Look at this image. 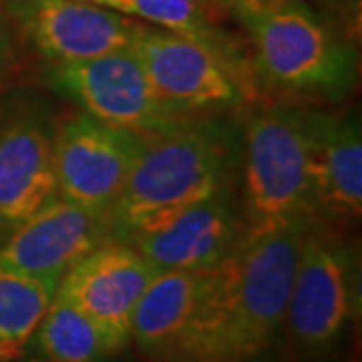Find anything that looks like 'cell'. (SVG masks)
I'll list each match as a JSON object with an SVG mask.
<instances>
[{"instance_id": "obj_22", "label": "cell", "mask_w": 362, "mask_h": 362, "mask_svg": "<svg viewBox=\"0 0 362 362\" xmlns=\"http://www.w3.org/2000/svg\"><path fill=\"white\" fill-rule=\"evenodd\" d=\"M318 2H326V4H340V2H346V0H318Z\"/></svg>"}, {"instance_id": "obj_11", "label": "cell", "mask_w": 362, "mask_h": 362, "mask_svg": "<svg viewBox=\"0 0 362 362\" xmlns=\"http://www.w3.org/2000/svg\"><path fill=\"white\" fill-rule=\"evenodd\" d=\"M111 240L103 218L54 195L0 246V270L39 280L57 290L66 270Z\"/></svg>"}, {"instance_id": "obj_16", "label": "cell", "mask_w": 362, "mask_h": 362, "mask_svg": "<svg viewBox=\"0 0 362 362\" xmlns=\"http://www.w3.org/2000/svg\"><path fill=\"white\" fill-rule=\"evenodd\" d=\"M33 334L37 349L49 362H99L115 354L97 324L57 296H52Z\"/></svg>"}, {"instance_id": "obj_12", "label": "cell", "mask_w": 362, "mask_h": 362, "mask_svg": "<svg viewBox=\"0 0 362 362\" xmlns=\"http://www.w3.org/2000/svg\"><path fill=\"white\" fill-rule=\"evenodd\" d=\"M246 235L244 218L221 189L127 244L159 270L206 272L232 256Z\"/></svg>"}, {"instance_id": "obj_9", "label": "cell", "mask_w": 362, "mask_h": 362, "mask_svg": "<svg viewBox=\"0 0 362 362\" xmlns=\"http://www.w3.org/2000/svg\"><path fill=\"white\" fill-rule=\"evenodd\" d=\"M14 26L49 63H71L131 47L145 23L89 0H4Z\"/></svg>"}, {"instance_id": "obj_23", "label": "cell", "mask_w": 362, "mask_h": 362, "mask_svg": "<svg viewBox=\"0 0 362 362\" xmlns=\"http://www.w3.org/2000/svg\"><path fill=\"white\" fill-rule=\"evenodd\" d=\"M89 2H97V4H99V2H101V0H89Z\"/></svg>"}, {"instance_id": "obj_17", "label": "cell", "mask_w": 362, "mask_h": 362, "mask_svg": "<svg viewBox=\"0 0 362 362\" xmlns=\"http://www.w3.org/2000/svg\"><path fill=\"white\" fill-rule=\"evenodd\" d=\"M52 296L51 286L0 270V361H13L23 352Z\"/></svg>"}, {"instance_id": "obj_7", "label": "cell", "mask_w": 362, "mask_h": 362, "mask_svg": "<svg viewBox=\"0 0 362 362\" xmlns=\"http://www.w3.org/2000/svg\"><path fill=\"white\" fill-rule=\"evenodd\" d=\"M133 51L157 99L177 117L228 109L244 99L228 49L145 25Z\"/></svg>"}, {"instance_id": "obj_6", "label": "cell", "mask_w": 362, "mask_h": 362, "mask_svg": "<svg viewBox=\"0 0 362 362\" xmlns=\"http://www.w3.org/2000/svg\"><path fill=\"white\" fill-rule=\"evenodd\" d=\"M143 135L87 113L65 119L52 133L57 195L107 221L139 156Z\"/></svg>"}, {"instance_id": "obj_15", "label": "cell", "mask_w": 362, "mask_h": 362, "mask_svg": "<svg viewBox=\"0 0 362 362\" xmlns=\"http://www.w3.org/2000/svg\"><path fill=\"white\" fill-rule=\"evenodd\" d=\"M206 272L161 270L131 314V340L149 356L173 361L185 337Z\"/></svg>"}, {"instance_id": "obj_20", "label": "cell", "mask_w": 362, "mask_h": 362, "mask_svg": "<svg viewBox=\"0 0 362 362\" xmlns=\"http://www.w3.org/2000/svg\"><path fill=\"white\" fill-rule=\"evenodd\" d=\"M14 28L16 26L4 6V0H0V63L8 57V52L13 49Z\"/></svg>"}, {"instance_id": "obj_1", "label": "cell", "mask_w": 362, "mask_h": 362, "mask_svg": "<svg viewBox=\"0 0 362 362\" xmlns=\"http://www.w3.org/2000/svg\"><path fill=\"white\" fill-rule=\"evenodd\" d=\"M312 221L254 235L206 270L194 316L171 362H252L282 332L298 256Z\"/></svg>"}, {"instance_id": "obj_13", "label": "cell", "mask_w": 362, "mask_h": 362, "mask_svg": "<svg viewBox=\"0 0 362 362\" xmlns=\"http://www.w3.org/2000/svg\"><path fill=\"white\" fill-rule=\"evenodd\" d=\"M57 195L52 131L35 113L0 127V235L13 233Z\"/></svg>"}, {"instance_id": "obj_10", "label": "cell", "mask_w": 362, "mask_h": 362, "mask_svg": "<svg viewBox=\"0 0 362 362\" xmlns=\"http://www.w3.org/2000/svg\"><path fill=\"white\" fill-rule=\"evenodd\" d=\"M159 272L131 244L107 240L66 270L54 296L90 318L119 352L131 340L133 308Z\"/></svg>"}, {"instance_id": "obj_3", "label": "cell", "mask_w": 362, "mask_h": 362, "mask_svg": "<svg viewBox=\"0 0 362 362\" xmlns=\"http://www.w3.org/2000/svg\"><path fill=\"white\" fill-rule=\"evenodd\" d=\"M244 189L247 238L316 218L306 111L274 105L250 115Z\"/></svg>"}, {"instance_id": "obj_14", "label": "cell", "mask_w": 362, "mask_h": 362, "mask_svg": "<svg viewBox=\"0 0 362 362\" xmlns=\"http://www.w3.org/2000/svg\"><path fill=\"white\" fill-rule=\"evenodd\" d=\"M316 216L358 220L362 211L361 117L306 111Z\"/></svg>"}, {"instance_id": "obj_19", "label": "cell", "mask_w": 362, "mask_h": 362, "mask_svg": "<svg viewBox=\"0 0 362 362\" xmlns=\"http://www.w3.org/2000/svg\"><path fill=\"white\" fill-rule=\"evenodd\" d=\"M223 11L228 14L238 16H252V14H264L272 11H280L286 6H292L304 0H220Z\"/></svg>"}, {"instance_id": "obj_4", "label": "cell", "mask_w": 362, "mask_h": 362, "mask_svg": "<svg viewBox=\"0 0 362 362\" xmlns=\"http://www.w3.org/2000/svg\"><path fill=\"white\" fill-rule=\"evenodd\" d=\"M238 21L246 28L254 73L266 87L322 99H340L354 87L356 51L304 2Z\"/></svg>"}, {"instance_id": "obj_18", "label": "cell", "mask_w": 362, "mask_h": 362, "mask_svg": "<svg viewBox=\"0 0 362 362\" xmlns=\"http://www.w3.org/2000/svg\"><path fill=\"white\" fill-rule=\"evenodd\" d=\"M99 4L161 30L228 49L218 28L220 18L195 0H101Z\"/></svg>"}, {"instance_id": "obj_8", "label": "cell", "mask_w": 362, "mask_h": 362, "mask_svg": "<svg viewBox=\"0 0 362 362\" xmlns=\"http://www.w3.org/2000/svg\"><path fill=\"white\" fill-rule=\"evenodd\" d=\"M49 85L113 127L145 131L181 121L157 99L133 45L85 61L52 63Z\"/></svg>"}, {"instance_id": "obj_5", "label": "cell", "mask_w": 362, "mask_h": 362, "mask_svg": "<svg viewBox=\"0 0 362 362\" xmlns=\"http://www.w3.org/2000/svg\"><path fill=\"white\" fill-rule=\"evenodd\" d=\"M358 310V274L349 247L312 228L298 256L286 306L284 326L290 350L318 356L330 349Z\"/></svg>"}, {"instance_id": "obj_21", "label": "cell", "mask_w": 362, "mask_h": 362, "mask_svg": "<svg viewBox=\"0 0 362 362\" xmlns=\"http://www.w3.org/2000/svg\"><path fill=\"white\" fill-rule=\"evenodd\" d=\"M195 2H197V4H202L204 8H207V11L214 14V16H218L220 21L226 16V14H228L226 11H223V6H221L220 0H195Z\"/></svg>"}, {"instance_id": "obj_2", "label": "cell", "mask_w": 362, "mask_h": 362, "mask_svg": "<svg viewBox=\"0 0 362 362\" xmlns=\"http://www.w3.org/2000/svg\"><path fill=\"white\" fill-rule=\"evenodd\" d=\"M141 135V151L107 216L111 240L125 244L226 189L230 168L228 145L209 127L181 119Z\"/></svg>"}]
</instances>
